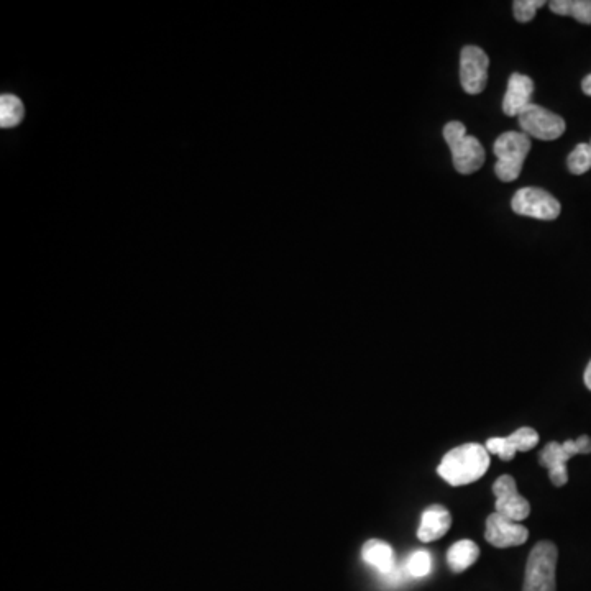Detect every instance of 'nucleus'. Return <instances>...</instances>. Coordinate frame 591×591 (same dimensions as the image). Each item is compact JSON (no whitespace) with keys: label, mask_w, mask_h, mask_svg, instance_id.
I'll use <instances>...</instances> for the list:
<instances>
[{"label":"nucleus","mask_w":591,"mask_h":591,"mask_svg":"<svg viewBox=\"0 0 591 591\" xmlns=\"http://www.w3.org/2000/svg\"><path fill=\"white\" fill-rule=\"evenodd\" d=\"M490 468V452L482 444H463L450 450L440 462L437 473L452 486L470 485Z\"/></svg>","instance_id":"obj_1"},{"label":"nucleus","mask_w":591,"mask_h":591,"mask_svg":"<svg viewBox=\"0 0 591 591\" xmlns=\"http://www.w3.org/2000/svg\"><path fill=\"white\" fill-rule=\"evenodd\" d=\"M444 138L452 152L455 170L460 175H472L485 163V148L477 137L468 135L462 122H449L444 127Z\"/></svg>","instance_id":"obj_2"},{"label":"nucleus","mask_w":591,"mask_h":591,"mask_svg":"<svg viewBox=\"0 0 591 591\" xmlns=\"http://www.w3.org/2000/svg\"><path fill=\"white\" fill-rule=\"evenodd\" d=\"M531 152V138L523 132H506L496 138L493 153L496 156L495 173L503 183L518 179L524 161Z\"/></svg>","instance_id":"obj_3"},{"label":"nucleus","mask_w":591,"mask_h":591,"mask_svg":"<svg viewBox=\"0 0 591 591\" xmlns=\"http://www.w3.org/2000/svg\"><path fill=\"white\" fill-rule=\"evenodd\" d=\"M559 550L554 542H537L527 557L526 577L523 591H555V570H557Z\"/></svg>","instance_id":"obj_4"},{"label":"nucleus","mask_w":591,"mask_h":591,"mask_svg":"<svg viewBox=\"0 0 591 591\" xmlns=\"http://www.w3.org/2000/svg\"><path fill=\"white\" fill-rule=\"evenodd\" d=\"M578 454H591V439L588 436L567 440L564 444L549 442L539 454V463L549 470L550 482L565 486L569 482L567 462Z\"/></svg>","instance_id":"obj_5"},{"label":"nucleus","mask_w":591,"mask_h":591,"mask_svg":"<svg viewBox=\"0 0 591 591\" xmlns=\"http://www.w3.org/2000/svg\"><path fill=\"white\" fill-rule=\"evenodd\" d=\"M519 125L521 130L526 133L529 138H537V140H557L562 137L567 129L565 120L560 115L544 109V107L531 104L519 114Z\"/></svg>","instance_id":"obj_6"},{"label":"nucleus","mask_w":591,"mask_h":591,"mask_svg":"<svg viewBox=\"0 0 591 591\" xmlns=\"http://www.w3.org/2000/svg\"><path fill=\"white\" fill-rule=\"evenodd\" d=\"M511 207L518 216L555 220L562 212L560 202L541 188H523L514 194Z\"/></svg>","instance_id":"obj_7"},{"label":"nucleus","mask_w":591,"mask_h":591,"mask_svg":"<svg viewBox=\"0 0 591 591\" xmlns=\"http://www.w3.org/2000/svg\"><path fill=\"white\" fill-rule=\"evenodd\" d=\"M490 58L480 46H463L460 53V83L463 91L472 96L482 94L488 84Z\"/></svg>","instance_id":"obj_8"},{"label":"nucleus","mask_w":591,"mask_h":591,"mask_svg":"<svg viewBox=\"0 0 591 591\" xmlns=\"http://www.w3.org/2000/svg\"><path fill=\"white\" fill-rule=\"evenodd\" d=\"M496 496L495 513L501 514L513 523H521L531 514V504L519 495L516 482L511 475H503L493 485Z\"/></svg>","instance_id":"obj_9"},{"label":"nucleus","mask_w":591,"mask_h":591,"mask_svg":"<svg viewBox=\"0 0 591 591\" xmlns=\"http://www.w3.org/2000/svg\"><path fill=\"white\" fill-rule=\"evenodd\" d=\"M529 531L521 523H513L501 514L493 513L486 519L485 539L498 549L523 546Z\"/></svg>","instance_id":"obj_10"},{"label":"nucleus","mask_w":591,"mask_h":591,"mask_svg":"<svg viewBox=\"0 0 591 591\" xmlns=\"http://www.w3.org/2000/svg\"><path fill=\"white\" fill-rule=\"evenodd\" d=\"M539 444V434L532 427H521L509 437H491L486 440V450L504 462H511L516 452H529Z\"/></svg>","instance_id":"obj_11"},{"label":"nucleus","mask_w":591,"mask_h":591,"mask_svg":"<svg viewBox=\"0 0 591 591\" xmlns=\"http://www.w3.org/2000/svg\"><path fill=\"white\" fill-rule=\"evenodd\" d=\"M532 94H534V81L529 76L521 73L511 74L503 99L504 114L508 117H519L526 107L531 106Z\"/></svg>","instance_id":"obj_12"},{"label":"nucleus","mask_w":591,"mask_h":591,"mask_svg":"<svg viewBox=\"0 0 591 591\" xmlns=\"http://www.w3.org/2000/svg\"><path fill=\"white\" fill-rule=\"evenodd\" d=\"M450 526H452V514L444 506L436 504L422 513L417 537L421 542L439 541L449 532Z\"/></svg>","instance_id":"obj_13"},{"label":"nucleus","mask_w":591,"mask_h":591,"mask_svg":"<svg viewBox=\"0 0 591 591\" xmlns=\"http://www.w3.org/2000/svg\"><path fill=\"white\" fill-rule=\"evenodd\" d=\"M362 559L365 564L380 573V577H385L398 567L393 547L380 539H370L363 544Z\"/></svg>","instance_id":"obj_14"},{"label":"nucleus","mask_w":591,"mask_h":591,"mask_svg":"<svg viewBox=\"0 0 591 591\" xmlns=\"http://www.w3.org/2000/svg\"><path fill=\"white\" fill-rule=\"evenodd\" d=\"M480 557V547L473 541L463 539L455 542L447 552V564L454 573H462L470 569Z\"/></svg>","instance_id":"obj_15"},{"label":"nucleus","mask_w":591,"mask_h":591,"mask_svg":"<svg viewBox=\"0 0 591 591\" xmlns=\"http://www.w3.org/2000/svg\"><path fill=\"white\" fill-rule=\"evenodd\" d=\"M549 9L554 14L573 17L580 23L591 25V0H552Z\"/></svg>","instance_id":"obj_16"},{"label":"nucleus","mask_w":591,"mask_h":591,"mask_svg":"<svg viewBox=\"0 0 591 591\" xmlns=\"http://www.w3.org/2000/svg\"><path fill=\"white\" fill-rule=\"evenodd\" d=\"M25 115L22 101L14 94H4L0 97V127L10 129L19 125Z\"/></svg>","instance_id":"obj_17"},{"label":"nucleus","mask_w":591,"mask_h":591,"mask_svg":"<svg viewBox=\"0 0 591 591\" xmlns=\"http://www.w3.org/2000/svg\"><path fill=\"white\" fill-rule=\"evenodd\" d=\"M567 166L572 175H585L587 171L591 170V142L578 143L577 147L573 148L567 158Z\"/></svg>","instance_id":"obj_18"},{"label":"nucleus","mask_w":591,"mask_h":591,"mask_svg":"<svg viewBox=\"0 0 591 591\" xmlns=\"http://www.w3.org/2000/svg\"><path fill=\"white\" fill-rule=\"evenodd\" d=\"M404 570L409 577H427L432 570V555L427 550H416L404 562Z\"/></svg>","instance_id":"obj_19"},{"label":"nucleus","mask_w":591,"mask_h":591,"mask_svg":"<svg viewBox=\"0 0 591 591\" xmlns=\"http://www.w3.org/2000/svg\"><path fill=\"white\" fill-rule=\"evenodd\" d=\"M546 5L544 0H516L513 2L514 19L519 23L531 22L537 10Z\"/></svg>","instance_id":"obj_20"},{"label":"nucleus","mask_w":591,"mask_h":591,"mask_svg":"<svg viewBox=\"0 0 591 591\" xmlns=\"http://www.w3.org/2000/svg\"><path fill=\"white\" fill-rule=\"evenodd\" d=\"M582 89L587 96L591 97V74H588L587 78L582 81Z\"/></svg>","instance_id":"obj_21"},{"label":"nucleus","mask_w":591,"mask_h":591,"mask_svg":"<svg viewBox=\"0 0 591 591\" xmlns=\"http://www.w3.org/2000/svg\"><path fill=\"white\" fill-rule=\"evenodd\" d=\"M583 380H585V385H587L588 390L591 391V362L588 363L587 370H585V375H583Z\"/></svg>","instance_id":"obj_22"}]
</instances>
